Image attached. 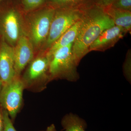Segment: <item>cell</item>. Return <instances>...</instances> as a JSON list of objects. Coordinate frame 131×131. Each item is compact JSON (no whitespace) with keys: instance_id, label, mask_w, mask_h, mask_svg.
I'll use <instances>...</instances> for the list:
<instances>
[{"instance_id":"cell-24","label":"cell","mask_w":131,"mask_h":131,"mask_svg":"<svg viewBox=\"0 0 131 131\" xmlns=\"http://www.w3.org/2000/svg\"></svg>"},{"instance_id":"cell-2","label":"cell","mask_w":131,"mask_h":131,"mask_svg":"<svg viewBox=\"0 0 131 131\" xmlns=\"http://www.w3.org/2000/svg\"><path fill=\"white\" fill-rule=\"evenodd\" d=\"M25 13L16 0H8L0 5V40L14 47L26 35Z\"/></svg>"},{"instance_id":"cell-1","label":"cell","mask_w":131,"mask_h":131,"mask_svg":"<svg viewBox=\"0 0 131 131\" xmlns=\"http://www.w3.org/2000/svg\"><path fill=\"white\" fill-rule=\"evenodd\" d=\"M114 25L104 9L97 5L85 9L78 34L72 46L73 57L78 65L89 52L90 47L99 35Z\"/></svg>"},{"instance_id":"cell-17","label":"cell","mask_w":131,"mask_h":131,"mask_svg":"<svg viewBox=\"0 0 131 131\" xmlns=\"http://www.w3.org/2000/svg\"><path fill=\"white\" fill-rule=\"evenodd\" d=\"M110 7L131 12V0H115Z\"/></svg>"},{"instance_id":"cell-20","label":"cell","mask_w":131,"mask_h":131,"mask_svg":"<svg viewBox=\"0 0 131 131\" xmlns=\"http://www.w3.org/2000/svg\"><path fill=\"white\" fill-rule=\"evenodd\" d=\"M3 119L2 113V109L0 106V131H3Z\"/></svg>"},{"instance_id":"cell-4","label":"cell","mask_w":131,"mask_h":131,"mask_svg":"<svg viewBox=\"0 0 131 131\" xmlns=\"http://www.w3.org/2000/svg\"><path fill=\"white\" fill-rule=\"evenodd\" d=\"M49 63L46 52H39L35 56L20 76L25 89L34 93L45 89L48 83L51 81Z\"/></svg>"},{"instance_id":"cell-19","label":"cell","mask_w":131,"mask_h":131,"mask_svg":"<svg viewBox=\"0 0 131 131\" xmlns=\"http://www.w3.org/2000/svg\"><path fill=\"white\" fill-rule=\"evenodd\" d=\"M115 0H97V6L104 9L111 6Z\"/></svg>"},{"instance_id":"cell-23","label":"cell","mask_w":131,"mask_h":131,"mask_svg":"<svg viewBox=\"0 0 131 131\" xmlns=\"http://www.w3.org/2000/svg\"><path fill=\"white\" fill-rule=\"evenodd\" d=\"M2 1H3V0H0V2H1Z\"/></svg>"},{"instance_id":"cell-18","label":"cell","mask_w":131,"mask_h":131,"mask_svg":"<svg viewBox=\"0 0 131 131\" xmlns=\"http://www.w3.org/2000/svg\"><path fill=\"white\" fill-rule=\"evenodd\" d=\"M131 50L129 49L127 52L125 61L123 66V70L125 75L127 78H130L131 76Z\"/></svg>"},{"instance_id":"cell-16","label":"cell","mask_w":131,"mask_h":131,"mask_svg":"<svg viewBox=\"0 0 131 131\" xmlns=\"http://www.w3.org/2000/svg\"><path fill=\"white\" fill-rule=\"evenodd\" d=\"M2 109L3 123V131H17L14 126L7 112L2 108Z\"/></svg>"},{"instance_id":"cell-5","label":"cell","mask_w":131,"mask_h":131,"mask_svg":"<svg viewBox=\"0 0 131 131\" xmlns=\"http://www.w3.org/2000/svg\"><path fill=\"white\" fill-rule=\"evenodd\" d=\"M73 44L58 49L48 58L51 81L60 79L76 82L79 79L77 69L78 65L72 52Z\"/></svg>"},{"instance_id":"cell-12","label":"cell","mask_w":131,"mask_h":131,"mask_svg":"<svg viewBox=\"0 0 131 131\" xmlns=\"http://www.w3.org/2000/svg\"><path fill=\"white\" fill-rule=\"evenodd\" d=\"M103 9L112 19L115 25L124 28L127 32L131 31V12L116 9L112 7Z\"/></svg>"},{"instance_id":"cell-9","label":"cell","mask_w":131,"mask_h":131,"mask_svg":"<svg viewBox=\"0 0 131 131\" xmlns=\"http://www.w3.org/2000/svg\"><path fill=\"white\" fill-rule=\"evenodd\" d=\"M15 75L14 48L0 40V78L3 85L12 81Z\"/></svg>"},{"instance_id":"cell-21","label":"cell","mask_w":131,"mask_h":131,"mask_svg":"<svg viewBox=\"0 0 131 131\" xmlns=\"http://www.w3.org/2000/svg\"><path fill=\"white\" fill-rule=\"evenodd\" d=\"M46 131H57L54 124H52L47 127Z\"/></svg>"},{"instance_id":"cell-13","label":"cell","mask_w":131,"mask_h":131,"mask_svg":"<svg viewBox=\"0 0 131 131\" xmlns=\"http://www.w3.org/2000/svg\"><path fill=\"white\" fill-rule=\"evenodd\" d=\"M61 124L64 131H86V122L76 115L68 114L63 118Z\"/></svg>"},{"instance_id":"cell-11","label":"cell","mask_w":131,"mask_h":131,"mask_svg":"<svg viewBox=\"0 0 131 131\" xmlns=\"http://www.w3.org/2000/svg\"><path fill=\"white\" fill-rule=\"evenodd\" d=\"M82 18L63 34L46 52L47 57H50L58 49L74 43L81 25Z\"/></svg>"},{"instance_id":"cell-15","label":"cell","mask_w":131,"mask_h":131,"mask_svg":"<svg viewBox=\"0 0 131 131\" xmlns=\"http://www.w3.org/2000/svg\"><path fill=\"white\" fill-rule=\"evenodd\" d=\"M47 0H19L20 6L25 13L34 11L46 5Z\"/></svg>"},{"instance_id":"cell-22","label":"cell","mask_w":131,"mask_h":131,"mask_svg":"<svg viewBox=\"0 0 131 131\" xmlns=\"http://www.w3.org/2000/svg\"><path fill=\"white\" fill-rule=\"evenodd\" d=\"M3 86V84L0 78V94H1V91L2 89Z\"/></svg>"},{"instance_id":"cell-14","label":"cell","mask_w":131,"mask_h":131,"mask_svg":"<svg viewBox=\"0 0 131 131\" xmlns=\"http://www.w3.org/2000/svg\"><path fill=\"white\" fill-rule=\"evenodd\" d=\"M86 0H47V4L55 9L58 8L80 9Z\"/></svg>"},{"instance_id":"cell-3","label":"cell","mask_w":131,"mask_h":131,"mask_svg":"<svg viewBox=\"0 0 131 131\" xmlns=\"http://www.w3.org/2000/svg\"><path fill=\"white\" fill-rule=\"evenodd\" d=\"M55 8L46 4L34 11L25 13L26 35L36 52H40L47 40Z\"/></svg>"},{"instance_id":"cell-10","label":"cell","mask_w":131,"mask_h":131,"mask_svg":"<svg viewBox=\"0 0 131 131\" xmlns=\"http://www.w3.org/2000/svg\"><path fill=\"white\" fill-rule=\"evenodd\" d=\"M127 33L124 28L115 25L106 29L90 46L89 52L92 51H104L112 48Z\"/></svg>"},{"instance_id":"cell-7","label":"cell","mask_w":131,"mask_h":131,"mask_svg":"<svg viewBox=\"0 0 131 131\" xmlns=\"http://www.w3.org/2000/svg\"><path fill=\"white\" fill-rule=\"evenodd\" d=\"M24 90L20 77L16 76L3 86L0 94V106L7 112L12 119L15 118L21 109Z\"/></svg>"},{"instance_id":"cell-6","label":"cell","mask_w":131,"mask_h":131,"mask_svg":"<svg viewBox=\"0 0 131 131\" xmlns=\"http://www.w3.org/2000/svg\"><path fill=\"white\" fill-rule=\"evenodd\" d=\"M84 11L73 8L55 9L48 38L40 52L47 51L63 34L82 18Z\"/></svg>"},{"instance_id":"cell-8","label":"cell","mask_w":131,"mask_h":131,"mask_svg":"<svg viewBox=\"0 0 131 131\" xmlns=\"http://www.w3.org/2000/svg\"><path fill=\"white\" fill-rule=\"evenodd\" d=\"M14 48L15 75L20 77L35 57V52L31 42L26 35L20 38Z\"/></svg>"}]
</instances>
